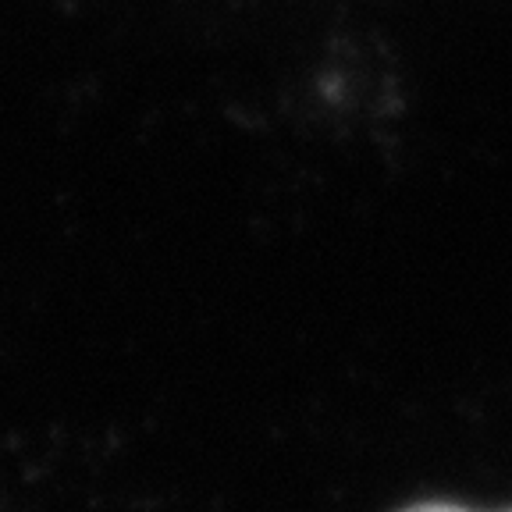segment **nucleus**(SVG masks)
<instances>
[{"mask_svg": "<svg viewBox=\"0 0 512 512\" xmlns=\"http://www.w3.org/2000/svg\"><path fill=\"white\" fill-rule=\"evenodd\" d=\"M399 512H473V509H463V505H452V502H416ZM505 512H512V509H505Z\"/></svg>", "mask_w": 512, "mask_h": 512, "instance_id": "f257e3e1", "label": "nucleus"}]
</instances>
